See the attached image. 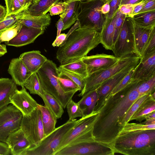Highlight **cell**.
Returning <instances> with one entry per match:
<instances>
[{"instance_id": "obj_18", "label": "cell", "mask_w": 155, "mask_h": 155, "mask_svg": "<svg viewBox=\"0 0 155 155\" xmlns=\"http://www.w3.org/2000/svg\"><path fill=\"white\" fill-rule=\"evenodd\" d=\"M155 75V51L141 57L135 67L133 78L143 81Z\"/></svg>"}, {"instance_id": "obj_44", "label": "cell", "mask_w": 155, "mask_h": 155, "mask_svg": "<svg viewBox=\"0 0 155 155\" xmlns=\"http://www.w3.org/2000/svg\"><path fill=\"white\" fill-rule=\"evenodd\" d=\"M68 3L67 0H61L55 4L49 9L51 16L58 15L64 12L66 9Z\"/></svg>"}, {"instance_id": "obj_54", "label": "cell", "mask_w": 155, "mask_h": 155, "mask_svg": "<svg viewBox=\"0 0 155 155\" xmlns=\"http://www.w3.org/2000/svg\"><path fill=\"white\" fill-rule=\"evenodd\" d=\"M35 0H18L22 7L26 10Z\"/></svg>"}, {"instance_id": "obj_53", "label": "cell", "mask_w": 155, "mask_h": 155, "mask_svg": "<svg viewBox=\"0 0 155 155\" xmlns=\"http://www.w3.org/2000/svg\"><path fill=\"white\" fill-rule=\"evenodd\" d=\"M64 27V24L62 19L60 18L57 23V33L56 37L58 36L61 34Z\"/></svg>"}, {"instance_id": "obj_3", "label": "cell", "mask_w": 155, "mask_h": 155, "mask_svg": "<svg viewBox=\"0 0 155 155\" xmlns=\"http://www.w3.org/2000/svg\"><path fill=\"white\" fill-rule=\"evenodd\" d=\"M114 153L126 155H155V129L130 133L117 137L113 147Z\"/></svg>"}, {"instance_id": "obj_14", "label": "cell", "mask_w": 155, "mask_h": 155, "mask_svg": "<svg viewBox=\"0 0 155 155\" xmlns=\"http://www.w3.org/2000/svg\"><path fill=\"white\" fill-rule=\"evenodd\" d=\"M139 61L135 62L127 66L103 82L96 89L97 94V102H100V103H101L121 80L132 69L136 66Z\"/></svg>"}, {"instance_id": "obj_29", "label": "cell", "mask_w": 155, "mask_h": 155, "mask_svg": "<svg viewBox=\"0 0 155 155\" xmlns=\"http://www.w3.org/2000/svg\"><path fill=\"white\" fill-rule=\"evenodd\" d=\"M38 107L41 112L44 131L46 136L56 128L57 119L45 106L39 104Z\"/></svg>"}, {"instance_id": "obj_2", "label": "cell", "mask_w": 155, "mask_h": 155, "mask_svg": "<svg viewBox=\"0 0 155 155\" xmlns=\"http://www.w3.org/2000/svg\"><path fill=\"white\" fill-rule=\"evenodd\" d=\"M101 43L100 33L91 28L79 27L59 47L56 58L64 64L81 59Z\"/></svg>"}, {"instance_id": "obj_48", "label": "cell", "mask_w": 155, "mask_h": 155, "mask_svg": "<svg viewBox=\"0 0 155 155\" xmlns=\"http://www.w3.org/2000/svg\"><path fill=\"white\" fill-rule=\"evenodd\" d=\"M135 5L125 4L120 5L118 10L121 13L124 14L127 17L131 16L134 7Z\"/></svg>"}, {"instance_id": "obj_1", "label": "cell", "mask_w": 155, "mask_h": 155, "mask_svg": "<svg viewBox=\"0 0 155 155\" xmlns=\"http://www.w3.org/2000/svg\"><path fill=\"white\" fill-rule=\"evenodd\" d=\"M140 81L133 80L116 94H109L94 111L97 113L92 134L94 141L112 149L124 127L126 114L140 97L137 89Z\"/></svg>"}, {"instance_id": "obj_52", "label": "cell", "mask_w": 155, "mask_h": 155, "mask_svg": "<svg viewBox=\"0 0 155 155\" xmlns=\"http://www.w3.org/2000/svg\"><path fill=\"white\" fill-rule=\"evenodd\" d=\"M10 150L5 143L0 141V155H10Z\"/></svg>"}, {"instance_id": "obj_10", "label": "cell", "mask_w": 155, "mask_h": 155, "mask_svg": "<svg viewBox=\"0 0 155 155\" xmlns=\"http://www.w3.org/2000/svg\"><path fill=\"white\" fill-rule=\"evenodd\" d=\"M20 128L32 146L37 145L45 137L41 112L38 107L30 115L23 117Z\"/></svg>"}, {"instance_id": "obj_20", "label": "cell", "mask_w": 155, "mask_h": 155, "mask_svg": "<svg viewBox=\"0 0 155 155\" xmlns=\"http://www.w3.org/2000/svg\"><path fill=\"white\" fill-rule=\"evenodd\" d=\"M132 19L135 48L137 54L141 57L150 35L155 28V26L149 27L141 26L135 23Z\"/></svg>"}, {"instance_id": "obj_7", "label": "cell", "mask_w": 155, "mask_h": 155, "mask_svg": "<svg viewBox=\"0 0 155 155\" xmlns=\"http://www.w3.org/2000/svg\"><path fill=\"white\" fill-rule=\"evenodd\" d=\"M141 57L137 53L127 55L119 58L110 67L88 75L85 79V86L78 95L82 96L87 92L96 89L103 82L130 64L140 60Z\"/></svg>"}, {"instance_id": "obj_25", "label": "cell", "mask_w": 155, "mask_h": 155, "mask_svg": "<svg viewBox=\"0 0 155 155\" xmlns=\"http://www.w3.org/2000/svg\"><path fill=\"white\" fill-rule=\"evenodd\" d=\"M25 11L19 21L22 24L29 27L45 29L50 25L51 18L49 14L34 16L27 14Z\"/></svg>"}, {"instance_id": "obj_32", "label": "cell", "mask_w": 155, "mask_h": 155, "mask_svg": "<svg viewBox=\"0 0 155 155\" xmlns=\"http://www.w3.org/2000/svg\"><path fill=\"white\" fill-rule=\"evenodd\" d=\"M132 18L135 23L141 26H155V11L136 14Z\"/></svg>"}, {"instance_id": "obj_26", "label": "cell", "mask_w": 155, "mask_h": 155, "mask_svg": "<svg viewBox=\"0 0 155 155\" xmlns=\"http://www.w3.org/2000/svg\"><path fill=\"white\" fill-rule=\"evenodd\" d=\"M82 97L78 103L83 111L84 117L90 115L94 111L97 101L96 89L87 92Z\"/></svg>"}, {"instance_id": "obj_45", "label": "cell", "mask_w": 155, "mask_h": 155, "mask_svg": "<svg viewBox=\"0 0 155 155\" xmlns=\"http://www.w3.org/2000/svg\"><path fill=\"white\" fill-rule=\"evenodd\" d=\"M117 15L115 24L113 38V44L115 42L122 28L124 19L126 16L125 15L120 13L118 10Z\"/></svg>"}, {"instance_id": "obj_50", "label": "cell", "mask_w": 155, "mask_h": 155, "mask_svg": "<svg viewBox=\"0 0 155 155\" xmlns=\"http://www.w3.org/2000/svg\"><path fill=\"white\" fill-rule=\"evenodd\" d=\"M67 35L65 33L61 34L56 37L55 39L52 44L53 47H59L63 45L65 41Z\"/></svg>"}, {"instance_id": "obj_19", "label": "cell", "mask_w": 155, "mask_h": 155, "mask_svg": "<svg viewBox=\"0 0 155 155\" xmlns=\"http://www.w3.org/2000/svg\"><path fill=\"white\" fill-rule=\"evenodd\" d=\"M8 71L15 84L21 87L32 74L19 58L11 60Z\"/></svg>"}, {"instance_id": "obj_27", "label": "cell", "mask_w": 155, "mask_h": 155, "mask_svg": "<svg viewBox=\"0 0 155 155\" xmlns=\"http://www.w3.org/2000/svg\"><path fill=\"white\" fill-rule=\"evenodd\" d=\"M61 0H35L25 11L27 14L34 16L45 15L50 8Z\"/></svg>"}, {"instance_id": "obj_16", "label": "cell", "mask_w": 155, "mask_h": 155, "mask_svg": "<svg viewBox=\"0 0 155 155\" xmlns=\"http://www.w3.org/2000/svg\"><path fill=\"white\" fill-rule=\"evenodd\" d=\"M96 114V112L94 111L90 115L80 118L78 123L65 136L55 152L67 145L74 139L92 127Z\"/></svg>"}, {"instance_id": "obj_13", "label": "cell", "mask_w": 155, "mask_h": 155, "mask_svg": "<svg viewBox=\"0 0 155 155\" xmlns=\"http://www.w3.org/2000/svg\"><path fill=\"white\" fill-rule=\"evenodd\" d=\"M10 104L18 110L23 116L30 115L39 105L24 86L20 90L16 91L11 98Z\"/></svg>"}, {"instance_id": "obj_22", "label": "cell", "mask_w": 155, "mask_h": 155, "mask_svg": "<svg viewBox=\"0 0 155 155\" xmlns=\"http://www.w3.org/2000/svg\"><path fill=\"white\" fill-rule=\"evenodd\" d=\"M17 89L12 79L0 78V111L10 104L11 98Z\"/></svg>"}, {"instance_id": "obj_43", "label": "cell", "mask_w": 155, "mask_h": 155, "mask_svg": "<svg viewBox=\"0 0 155 155\" xmlns=\"http://www.w3.org/2000/svg\"><path fill=\"white\" fill-rule=\"evenodd\" d=\"M135 68L129 72L109 94L114 95L116 94L129 84L133 80L132 77Z\"/></svg>"}, {"instance_id": "obj_59", "label": "cell", "mask_w": 155, "mask_h": 155, "mask_svg": "<svg viewBox=\"0 0 155 155\" xmlns=\"http://www.w3.org/2000/svg\"><path fill=\"white\" fill-rule=\"evenodd\" d=\"M81 1H86V0H80ZM106 1L107 2H110L111 0H104Z\"/></svg>"}, {"instance_id": "obj_40", "label": "cell", "mask_w": 155, "mask_h": 155, "mask_svg": "<svg viewBox=\"0 0 155 155\" xmlns=\"http://www.w3.org/2000/svg\"><path fill=\"white\" fill-rule=\"evenodd\" d=\"M6 14L5 19L12 15L19 13L26 10L20 3L18 0H5Z\"/></svg>"}, {"instance_id": "obj_11", "label": "cell", "mask_w": 155, "mask_h": 155, "mask_svg": "<svg viewBox=\"0 0 155 155\" xmlns=\"http://www.w3.org/2000/svg\"><path fill=\"white\" fill-rule=\"evenodd\" d=\"M23 117L12 104L0 111V141L5 143L10 134L20 128Z\"/></svg>"}, {"instance_id": "obj_58", "label": "cell", "mask_w": 155, "mask_h": 155, "mask_svg": "<svg viewBox=\"0 0 155 155\" xmlns=\"http://www.w3.org/2000/svg\"><path fill=\"white\" fill-rule=\"evenodd\" d=\"M7 52L6 45L0 43V57L5 54Z\"/></svg>"}, {"instance_id": "obj_8", "label": "cell", "mask_w": 155, "mask_h": 155, "mask_svg": "<svg viewBox=\"0 0 155 155\" xmlns=\"http://www.w3.org/2000/svg\"><path fill=\"white\" fill-rule=\"evenodd\" d=\"M104 0H89L80 1V11L78 17L80 27L94 29L101 32L107 18L101 11Z\"/></svg>"}, {"instance_id": "obj_34", "label": "cell", "mask_w": 155, "mask_h": 155, "mask_svg": "<svg viewBox=\"0 0 155 155\" xmlns=\"http://www.w3.org/2000/svg\"><path fill=\"white\" fill-rule=\"evenodd\" d=\"M58 79L61 87L64 92L81 91L80 87L68 76L62 73L59 72Z\"/></svg>"}, {"instance_id": "obj_49", "label": "cell", "mask_w": 155, "mask_h": 155, "mask_svg": "<svg viewBox=\"0 0 155 155\" xmlns=\"http://www.w3.org/2000/svg\"><path fill=\"white\" fill-rule=\"evenodd\" d=\"M153 11H155V0H149L136 14Z\"/></svg>"}, {"instance_id": "obj_23", "label": "cell", "mask_w": 155, "mask_h": 155, "mask_svg": "<svg viewBox=\"0 0 155 155\" xmlns=\"http://www.w3.org/2000/svg\"><path fill=\"white\" fill-rule=\"evenodd\" d=\"M117 15V12L112 18H107L100 32L101 43L107 50L112 49L115 24Z\"/></svg>"}, {"instance_id": "obj_37", "label": "cell", "mask_w": 155, "mask_h": 155, "mask_svg": "<svg viewBox=\"0 0 155 155\" xmlns=\"http://www.w3.org/2000/svg\"><path fill=\"white\" fill-rule=\"evenodd\" d=\"M155 75L150 78L143 81H140L137 89L140 97L149 93H152L155 91Z\"/></svg>"}, {"instance_id": "obj_30", "label": "cell", "mask_w": 155, "mask_h": 155, "mask_svg": "<svg viewBox=\"0 0 155 155\" xmlns=\"http://www.w3.org/2000/svg\"><path fill=\"white\" fill-rule=\"evenodd\" d=\"M155 99L152 96L146 101L134 114L130 121L133 120H137L144 119L146 116L155 111Z\"/></svg>"}, {"instance_id": "obj_15", "label": "cell", "mask_w": 155, "mask_h": 155, "mask_svg": "<svg viewBox=\"0 0 155 155\" xmlns=\"http://www.w3.org/2000/svg\"><path fill=\"white\" fill-rule=\"evenodd\" d=\"M45 30L28 27L22 24L21 28L17 35L10 40L5 42V44L19 47L33 43L39 36L44 33Z\"/></svg>"}, {"instance_id": "obj_51", "label": "cell", "mask_w": 155, "mask_h": 155, "mask_svg": "<svg viewBox=\"0 0 155 155\" xmlns=\"http://www.w3.org/2000/svg\"><path fill=\"white\" fill-rule=\"evenodd\" d=\"M149 0H143L139 3L135 5L130 17H132L134 15L137 13Z\"/></svg>"}, {"instance_id": "obj_24", "label": "cell", "mask_w": 155, "mask_h": 155, "mask_svg": "<svg viewBox=\"0 0 155 155\" xmlns=\"http://www.w3.org/2000/svg\"><path fill=\"white\" fill-rule=\"evenodd\" d=\"M68 5L65 11L60 15L63 20L64 27L62 31L70 27L78 19L80 11V0H67Z\"/></svg>"}, {"instance_id": "obj_6", "label": "cell", "mask_w": 155, "mask_h": 155, "mask_svg": "<svg viewBox=\"0 0 155 155\" xmlns=\"http://www.w3.org/2000/svg\"><path fill=\"white\" fill-rule=\"evenodd\" d=\"M79 121L68 120L44 137L37 145L28 149L24 155H54L65 136Z\"/></svg>"}, {"instance_id": "obj_31", "label": "cell", "mask_w": 155, "mask_h": 155, "mask_svg": "<svg viewBox=\"0 0 155 155\" xmlns=\"http://www.w3.org/2000/svg\"><path fill=\"white\" fill-rule=\"evenodd\" d=\"M24 86L29 91L30 94L39 96L44 91L36 72L32 73L26 81Z\"/></svg>"}, {"instance_id": "obj_55", "label": "cell", "mask_w": 155, "mask_h": 155, "mask_svg": "<svg viewBox=\"0 0 155 155\" xmlns=\"http://www.w3.org/2000/svg\"><path fill=\"white\" fill-rule=\"evenodd\" d=\"M109 2H105L102 5L101 8V11L102 12L103 14L107 15V16L110 10Z\"/></svg>"}, {"instance_id": "obj_46", "label": "cell", "mask_w": 155, "mask_h": 155, "mask_svg": "<svg viewBox=\"0 0 155 155\" xmlns=\"http://www.w3.org/2000/svg\"><path fill=\"white\" fill-rule=\"evenodd\" d=\"M155 51V28L152 31L142 57Z\"/></svg>"}, {"instance_id": "obj_38", "label": "cell", "mask_w": 155, "mask_h": 155, "mask_svg": "<svg viewBox=\"0 0 155 155\" xmlns=\"http://www.w3.org/2000/svg\"><path fill=\"white\" fill-rule=\"evenodd\" d=\"M25 11L9 16L0 22V35L3 32L16 25L22 18Z\"/></svg>"}, {"instance_id": "obj_17", "label": "cell", "mask_w": 155, "mask_h": 155, "mask_svg": "<svg viewBox=\"0 0 155 155\" xmlns=\"http://www.w3.org/2000/svg\"><path fill=\"white\" fill-rule=\"evenodd\" d=\"M5 143L12 155H24L26 151L32 146L20 128L10 134Z\"/></svg>"}, {"instance_id": "obj_4", "label": "cell", "mask_w": 155, "mask_h": 155, "mask_svg": "<svg viewBox=\"0 0 155 155\" xmlns=\"http://www.w3.org/2000/svg\"><path fill=\"white\" fill-rule=\"evenodd\" d=\"M92 127L82 133L68 144L55 152L54 155H104L114 153L111 148L94 140Z\"/></svg>"}, {"instance_id": "obj_39", "label": "cell", "mask_w": 155, "mask_h": 155, "mask_svg": "<svg viewBox=\"0 0 155 155\" xmlns=\"http://www.w3.org/2000/svg\"><path fill=\"white\" fill-rule=\"evenodd\" d=\"M69 117V120H72L78 117H83V111L78 103L71 99L68 103L66 107Z\"/></svg>"}, {"instance_id": "obj_42", "label": "cell", "mask_w": 155, "mask_h": 155, "mask_svg": "<svg viewBox=\"0 0 155 155\" xmlns=\"http://www.w3.org/2000/svg\"><path fill=\"white\" fill-rule=\"evenodd\" d=\"M58 69L59 72L65 74L81 88V91L83 89L85 86V79L79 75L70 71L60 67H58Z\"/></svg>"}, {"instance_id": "obj_36", "label": "cell", "mask_w": 155, "mask_h": 155, "mask_svg": "<svg viewBox=\"0 0 155 155\" xmlns=\"http://www.w3.org/2000/svg\"><path fill=\"white\" fill-rule=\"evenodd\" d=\"M152 93L145 94L139 97L131 105L125 116L123 121L124 125L128 123L134 114L147 100L152 97Z\"/></svg>"}, {"instance_id": "obj_47", "label": "cell", "mask_w": 155, "mask_h": 155, "mask_svg": "<svg viewBox=\"0 0 155 155\" xmlns=\"http://www.w3.org/2000/svg\"><path fill=\"white\" fill-rule=\"evenodd\" d=\"M122 1V0H111L109 2L110 10L107 15V18H112L117 13L120 5Z\"/></svg>"}, {"instance_id": "obj_35", "label": "cell", "mask_w": 155, "mask_h": 155, "mask_svg": "<svg viewBox=\"0 0 155 155\" xmlns=\"http://www.w3.org/2000/svg\"><path fill=\"white\" fill-rule=\"evenodd\" d=\"M148 129H155V124H146L128 123L124 125L117 138L129 133Z\"/></svg>"}, {"instance_id": "obj_41", "label": "cell", "mask_w": 155, "mask_h": 155, "mask_svg": "<svg viewBox=\"0 0 155 155\" xmlns=\"http://www.w3.org/2000/svg\"><path fill=\"white\" fill-rule=\"evenodd\" d=\"M22 24L20 22L11 27L5 31L0 35V42L8 41L14 38L20 30Z\"/></svg>"}, {"instance_id": "obj_33", "label": "cell", "mask_w": 155, "mask_h": 155, "mask_svg": "<svg viewBox=\"0 0 155 155\" xmlns=\"http://www.w3.org/2000/svg\"><path fill=\"white\" fill-rule=\"evenodd\" d=\"M59 67L76 73L84 79L88 76L86 65L81 59L72 62L60 65Z\"/></svg>"}, {"instance_id": "obj_56", "label": "cell", "mask_w": 155, "mask_h": 155, "mask_svg": "<svg viewBox=\"0 0 155 155\" xmlns=\"http://www.w3.org/2000/svg\"><path fill=\"white\" fill-rule=\"evenodd\" d=\"M143 0H122L120 5L125 4L136 5Z\"/></svg>"}, {"instance_id": "obj_9", "label": "cell", "mask_w": 155, "mask_h": 155, "mask_svg": "<svg viewBox=\"0 0 155 155\" xmlns=\"http://www.w3.org/2000/svg\"><path fill=\"white\" fill-rule=\"evenodd\" d=\"M118 59L131 53H137L131 17L126 16L112 50Z\"/></svg>"}, {"instance_id": "obj_5", "label": "cell", "mask_w": 155, "mask_h": 155, "mask_svg": "<svg viewBox=\"0 0 155 155\" xmlns=\"http://www.w3.org/2000/svg\"><path fill=\"white\" fill-rule=\"evenodd\" d=\"M37 73L43 90L53 96L64 108H65L76 92H65L63 90L58 80L59 71L56 64L47 59Z\"/></svg>"}, {"instance_id": "obj_12", "label": "cell", "mask_w": 155, "mask_h": 155, "mask_svg": "<svg viewBox=\"0 0 155 155\" xmlns=\"http://www.w3.org/2000/svg\"><path fill=\"white\" fill-rule=\"evenodd\" d=\"M119 59L114 55L104 53L87 55L81 59L86 65L88 75L110 67Z\"/></svg>"}, {"instance_id": "obj_21", "label": "cell", "mask_w": 155, "mask_h": 155, "mask_svg": "<svg viewBox=\"0 0 155 155\" xmlns=\"http://www.w3.org/2000/svg\"><path fill=\"white\" fill-rule=\"evenodd\" d=\"M19 58L32 73H37L48 59L37 50L24 52Z\"/></svg>"}, {"instance_id": "obj_28", "label": "cell", "mask_w": 155, "mask_h": 155, "mask_svg": "<svg viewBox=\"0 0 155 155\" xmlns=\"http://www.w3.org/2000/svg\"><path fill=\"white\" fill-rule=\"evenodd\" d=\"M39 96L43 101L45 106L57 119L61 117L64 113V108L58 100L44 90Z\"/></svg>"}, {"instance_id": "obj_57", "label": "cell", "mask_w": 155, "mask_h": 155, "mask_svg": "<svg viewBox=\"0 0 155 155\" xmlns=\"http://www.w3.org/2000/svg\"><path fill=\"white\" fill-rule=\"evenodd\" d=\"M6 14V8L0 5V22L4 19Z\"/></svg>"}]
</instances>
